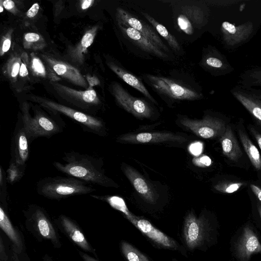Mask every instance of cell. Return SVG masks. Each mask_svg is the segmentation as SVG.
<instances>
[{
	"mask_svg": "<svg viewBox=\"0 0 261 261\" xmlns=\"http://www.w3.org/2000/svg\"><path fill=\"white\" fill-rule=\"evenodd\" d=\"M62 159L63 162H54L53 166L69 176L102 187H118L105 174L102 162L93 156L70 151L64 153Z\"/></svg>",
	"mask_w": 261,
	"mask_h": 261,
	"instance_id": "obj_1",
	"label": "cell"
},
{
	"mask_svg": "<svg viewBox=\"0 0 261 261\" xmlns=\"http://www.w3.org/2000/svg\"><path fill=\"white\" fill-rule=\"evenodd\" d=\"M36 191L45 198L60 200L73 196L91 194L96 189L75 177L54 176L39 180L36 185Z\"/></svg>",
	"mask_w": 261,
	"mask_h": 261,
	"instance_id": "obj_2",
	"label": "cell"
},
{
	"mask_svg": "<svg viewBox=\"0 0 261 261\" xmlns=\"http://www.w3.org/2000/svg\"><path fill=\"white\" fill-rule=\"evenodd\" d=\"M25 226L39 241H49L56 248H60V236L49 215L42 207L31 204L24 212Z\"/></svg>",
	"mask_w": 261,
	"mask_h": 261,
	"instance_id": "obj_3",
	"label": "cell"
},
{
	"mask_svg": "<svg viewBox=\"0 0 261 261\" xmlns=\"http://www.w3.org/2000/svg\"><path fill=\"white\" fill-rule=\"evenodd\" d=\"M211 231L210 221L204 215L197 217L190 211L184 218L182 229L184 246L191 251L203 250L211 239Z\"/></svg>",
	"mask_w": 261,
	"mask_h": 261,
	"instance_id": "obj_4",
	"label": "cell"
},
{
	"mask_svg": "<svg viewBox=\"0 0 261 261\" xmlns=\"http://www.w3.org/2000/svg\"><path fill=\"white\" fill-rule=\"evenodd\" d=\"M21 117L31 142L39 137L49 138L61 133L64 126L60 122L38 110H35L33 115L30 112L29 105L23 102Z\"/></svg>",
	"mask_w": 261,
	"mask_h": 261,
	"instance_id": "obj_5",
	"label": "cell"
},
{
	"mask_svg": "<svg viewBox=\"0 0 261 261\" xmlns=\"http://www.w3.org/2000/svg\"><path fill=\"white\" fill-rule=\"evenodd\" d=\"M32 99L44 108L54 113L63 114L75 121L85 131L100 136L106 134L105 123L98 118L41 97H33Z\"/></svg>",
	"mask_w": 261,
	"mask_h": 261,
	"instance_id": "obj_6",
	"label": "cell"
},
{
	"mask_svg": "<svg viewBox=\"0 0 261 261\" xmlns=\"http://www.w3.org/2000/svg\"><path fill=\"white\" fill-rule=\"evenodd\" d=\"M125 218L158 247L177 251L187 256V249L183 245L158 229L147 219L132 214Z\"/></svg>",
	"mask_w": 261,
	"mask_h": 261,
	"instance_id": "obj_7",
	"label": "cell"
},
{
	"mask_svg": "<svg viewBox=\"0 0 261 261\" xmlns=\"http://www.w3.org/2000/svg\"><path fill=\"white\" fill-rule=\"evenodd\" d=\"M112 90L117 102L128 113L140 119L152 116L151 106L143 99L132 96L119 83H113Z\"/></svg>",
	"mask_w": 261,
	"mask_h": 261,
	"instance_id": "obj_8",
	"label": "cell"
},
{
	"mask_svg": "<svg viewBox=\"0 0 261 261\" xmlns=\"http://www.w3.org/2000/svg\"><path fill=\"white\" fill-rule=\"evenodd\" d=\"M180 122L182 126L196 136L204 139L220 137L226 127L223 120L210 116L199 120L185 117L180 119Z\"/></svg>",
	"mask_w": 261,
	"mask_h": 261,
	"instance_id": "obj_9",
	"label": "cell"
},
{
	"mask_svg": "<svg viewBox=\"0 0 261 261\" xmlns=\"http://www.w3.org/2000/svg\"><path fill=\"white\" fill-rule=\"evenodd\" d=\"M150 85L156 90L173 99L195 100L200 98V93L162 76L146 74Z\"/></svg>",
	"mask_w": 261,
	"mask_h": 261,
	"instance_id": "obj_10",
	"label": "cell"
},
{
	"mask_svg": "<svg viewBox=\"0 0 261 261\" xmlns=\"http://www.w3.org/2000/svg\"><path fill=\"white\" fill-rule=\"evenodd\" d=\"M31 143L20 115L12 136L10 161L20 165H26L30 156Z\"/></svg>",
	"mask_w": 261,
	"mask_h": 261,
	"instance_id": "obj_11",
	"label": "cell"
},
{
	"mask_svg": "<svg viewBox=\"0 0 261 261\" xmlns=\"http://www.w3.org/2000/svg\"><path fill=\"white\" fill-rule=\"evenodd\" d=\"M62 97L82 109H89L100 103L95 91L89 87L85 91H77L56 82H51Z\"/></svg>",
	"mask_w": 261,
	"mask_h": 261,
	"instance_id": "obj_12",
	"label": "cell"
},
{
	"mask_svg": "<svg viewBox=\"0 0 261 261\" xmlns=\"http://www.w3.org/2000/svg\"><path fill=\"white\" fill-rule=\"evenodd\" d=\"M117 141L133 144L159 143L167 142L184 143L187 139L183 136L169 132H143L127 134L117 138Z\"/></svg>",
	"mask_w": 261,
	"mask_h": 261,
	"instance_id": "obj_13",
	"label": "cell"
},
{
	"mask_svg": "<svg viewBox=\"0 0 261 261\" xmlns=\"http://www.w3.org/2000/svg\"><path fill=\"white\" fill-rule=\"evenodd\" d=\"M55 223L60 230L74 244L97 257L95 249L88 242L81 228L74 220L67 216L60 215L55 220Z\"/></svg>",
	"mask_w": 261,
	"mask_h": 261,
	"instance_id": "obj_14",
	"label": "cell"
},
{
	"mask_svg": "<svg viewBox=\"0 0 261 261\" xmlns=\"http://www.w3.org/2000/svg\"><path fill=\"white\" fill-rule=\"evenodd\" d=\"M232 93L261 127V90L241 84L232 89Z\"/></svg>",
	"mask_w": 261,
	"mask_h": 261,
	"instance_id": "obj_15",
	"label": "cell"
},
{
	"mask_svg": "<svg viewBox=\"0 0 261 261\" xmlns=\"http://www.w3.org/2000/svg\"><path fill=\"white\" fill-rule=\"evenodd\" d=\"M117 18L140 33L161 49L168 52L169 51L155 30L142 20L138 19L121 8L117 9Z\"/></svg>",
	"mask_w": 261,
	"mask_h": 261,
	"instance_id": "obj_16",
	"label": "cell"
},
{
	"mask_svg": "<svg viewBox=\"0 0 261 261\" xmlns=\"http://www.w3.org/2000/svg\"><path fill=\"white\" fill-rule=\"evenodd\" d=\"M43 58L48 66L57 75L79 86L84 88L88 87L87 82L79 70L73 66L45 55H43Z\"/></svg>",
	"mask_w": 261,
	"mask_h": 261,
	"instance_id": "obj_17",
	"label": "cell"
},
{
	"mask_svg": "<svg viewBox=\"0 0 261 261\" xmlns=\"http://www.w3.org/2000/svg\"><path fill=\"white\" fill-rule=\"evenodd\" d=\"M122 170L141 197L149 203H155L156 199V194L146 179L135 168L125 164L122 165Z\"/></svg>",
	"mask_w": 261,
	"mask_h": 261,
	"instance_id": "obj_18",
	"label": "cell"
},
{
	"mask_svg": "<svg viewBox=\"0 0 261 261\" xmlns=\"http://www.w3.org/2000/svg\"><path fill=\"white\" fill-rule=\"evenodd\" d=\"M119 27L122 32L135 44L142 49L163 59L168 58V56L153 42L143 36L140 33L128 25L122 20L117 19Z\"/></svg>",
	"mask_w": 261,
	"mask_h": 261,
	"instance_id": "obj_19",
	"label": "cell"
},
{
	"mask_svg": "<svg viewBox=\"0 0 261 261\" xmlns=\"http://www.w3.org/2000/svg\"><path fill=\"white\" fill-rule=\"evenodd\" d=\"M0 227L12 243V250L20 254L24 249V242L20 233L11 222L5 207L0 205Z\"/></svg>",
	"mask_w": 261,
	"mask_h": 261,
	"instance_id": "obj_20",
	"label": "cell"
},
{
	"mask_svg": "<svg viewBox=\"0 0 261 261\" xmlns=\"http://www.w3.org/2000/svg\"><path fill=\"white\" fill-rule=\"evenodd\" d=\"M238 253L241 258L248 259L253 253L261 252V244L249 227H245L238 246Z\"/></svg>",
	"mask_w": 261,
	"mask_h": 261,
	"instance_id": "obj_21",
	"label": "cell"
},
{
	"mask_svg": "<svg viewBox=\"0 0 261 261\" xmlns=\"http://www.w3.org/2000/svg\"><path fill=\"white\" fill-rule=\"evenodd\" d=\"M220 142L223 154L230 160L237 162L242 156V150L230 126L226 125Z\"/></svg>",
	"mask_w": 261,
	"mask_h": 261,
	"instance_id": "obj_22",
	"label": "cell"
},
{
	"mask_svg": "<svg viewBox=\"0 0 261 261\" xmlns=\"http://www.w3.org/2000/svg\"><path fill=\"white\" fill-rule=\"evenodd\" d=\"M107 64L109 68L124 82L139 91L151 102L158 103L139 78L113 62H108Z\"/></svg>",
	"mask_w": 261,
	"mask_h": 261,
	"instance_id": "obj_23",
	"label": "cell"
},
{
	"mask_svg": "<svg viewBox=\"0 0 261 261\" xmlns=\"http://www.w3.org/2000/svg\"><path fill=\"white\" fill-rule=\"evenodd\" d=\"M238 132L244 149L252 165L256 170H260L261 156L258 149L243 130L238 128Z\"/></svg>",
	"mask_w": 261,
	"mask_h": 261,
	"instance_id": "obj_24",
	"label": "cell"
},
{
	"mask_svg": "<svg viewBox=\"0 0 261 261\" xmlns=\"http://www.w3.org/2000/svg\"><path fill=\"white\" fill-rule=\"evenodd\" d=\"M30 68L33 75L48 79L50 82H56L61 80L50 67L47 68L39 57L33 53L30 54Z\"/></svg>",
	"mask_w": 261,
	"mask_h": 261,
	"instance_id": "obj_25",
	"label": "cell"
},
{
	"mask_svg": "<svg viewBox=\"0 0 261 261\" xmlns=\"http://www.w3.org/2000/svg\"><path fill=\"white\" fill-rule=\"evenodd\" d=\"M97 30V26H95L85 33L80 42L73 51L72 55L75 59L79 61L82 60L83 56L86 53L88 48L93 42Z\"/></svg>",
	"mask_w": 261,
	"mask_h": 261,
	"instance_id": "obj_26",
	"label": "cell"
},
{
	"mask_svg": "<svg viewBox=\"0 0 261 261\" xmlns=\"http://www.w3.org/2000/svg\"><path fill=\"white\" fill-rule=\"evenodd\" d=\"M120 247L126 261H151L146 255L125 241L120 242Z\"/></svg>",
	"mask_w": 261,
	"mask_h": 261,
	"instance_id": "obj_27",
	"label": "cell"
},
{
	"mask_svg": "<svg viewBox=\"0 0 261 261\" xmlns=\"http://www.w3.org/2000/svg\"><path fill=\"white\" fill-rule=\"evenodd\" d=\"M142 13L144 17L154 27L157 32L168 42L169 45L173 49L176 51L180 49V46L177 40L164 25L158 22L147 13Z\"/></svg>",
	"mask_w": 261,
	"mask_h": 261,
	"instance_id": "obj_28",
	"label": "cell"
},
{
	"mask_svg": "<svg viewBox=\"0 0 261 261\" xmlns=\"http://www.w3.org/2000/svg\"><path fill=\"white\" fill-rule=\"evenodd\" d=\"M23 47L27 49L41 50L46 46V43L40 35L36 33H27L24 35Z\"/></svg>",
	"mask_w": 261,
	"mask_h": 261,
	"instance_id": "obj_29",
	"label": "cell"
},
{
	"mask_svg": "<svg viewBox=\"0 0 261 261\" xmlns=\"http://www.w3.org/2000/svg\"><path fill=\"white\" fill-rule=\"evenodd\" d=\"M26 165H20L10 161L6 171L7 182L11 185L19 181L24 175Z\"/></svg>",
	"mask_w": 261,
	"mask_h": 261,
	"instance_id": "obj_30",
	"label": "cell"
},
{
	"mask_svg": "<svg viewBox=\"0 0 261 261\" xmlns=\"http://www.w3.org/2000/svg\"><path fill=\"white\" fill-rule=\"evenodd\" d=\"M90 196L95 199L107 201L112 207L123 213L125 217L132 214L127 209L123 200L119 197H107L95 194H90Z\"/></svg>",
	"mask_w": 261,
	"mask_h": 261,
	"instance_id": "obj_31",
	"label": "cell"
},
{
	"mask_svg": "<svg viewBox=\"0 0 261 261\" xmlns=\"http://www.w3.org/2000/svg\"><path fill=\"white\" fill-rule=\"evenodd\" d=\"M241 84L247 86H261V68L246 71L242 77Z\"/></svg>",
	"mask_w": 261,
	"mask_h": 261,
	"instance_id": "obj_32",
	"label": "cell"
},
{
	"mask_svg": "<svg viewBox=\"0 0 261 261\" xmlns=\"http://www.w3.org/2000/svg\"><path fill=\"white\" fill-rule=\"evenodd\" d=\"M21 65L20 56H14L10 58L6 65L5 73L7 74L8 77L12 81H16Z\"/></svg>",
	"mask_w": 261,
	"mask_h": 261,
	"instance_id": "obj_33",
	"label": "cell"
},
{
	"mask_svg": "<svg viewBox=\"0 0 261 261\" xmlns=\"http://www.w3.org/2000/svg\"><path fill=\"white\" fill-rule=\"evenodd\" d=\"M183 10L186 16L191 18L195 24H200L202 22L203 13L198 8L195 6H186Z\"/></svg>",
	"mask_w": 261,
	"mask_h": 261,
	"instance_id": "obj_34",
	"label": "cell"
},
{
	"mask_svg": "<svg viewBox=\"0 0 261 261\" xmlns=\"http://www.w3.org/2000/svg\"><path fill=\"white\" fill-rule=\"evenodd\" d=\"M7 182L6 172H5L2 166H0V201L1 204L5 208L7 206Z\"/></svg>",
	"mask_w": 261,
	"mask_h": 261,
	"instance_id": "obj_35",
	"label": "cell"
},
{
	"mask_svg": "<svg viewBox=\"0 0 261 261\" xmlns=\"http://www.w3.org/2000/svg\"><path fill=\"white\" fill-rule=\"evenodd\" d=\"M179 28L185 33L191 35L194 33V28L189 18L184 14H180L177 18Z\"/></svg>",
	"mask_w": 261,
	"mask_h": 261,
	"instance_id": "obj_36",
	"label": "cell"
},
{
	"mask_svg": "<svg viewBox=\"0 0 261 261\" xmlns=\"http://www.w3.org/2000/svg\"><path fill=\"white\" fill-rule=\"evenodd\" d=\"M242 182H222L216 185L214 188L223 193H232L238 191L242 186Z\"/></svg>",
	"mask_w": 261,
	"mask_h": 261,
	"instance_id": "obj_37",
	"label": "cell"
},
{
	"mask_svg": "<svg viewBox=\"0 0 261 261\" xmlns=\"http://www.w3.org/2000/svg\"><path fill=\"white\" fill-rule=\"evenodd\" d=\"M13 30H9L2 36L0 47V55L3 56L10 48Z\"/></svg>",
	"mask_w": 261,
	"mask_h": 261,
	"instance_id": "obj_38",
	"label": "cell"
},
{
	"mask_svg": "<svg viewBox=\"0 0 261 261\" xmlns=\"http://www.w3.org/2000/svg\"><path fill=\"white\" fill-rule=\"evenodd\" d=\"M21 65L19 75L21 77H25L29 74L28 69L30 67L29 57L26 53H23L21 56Z\"/></svg>",
	"mask_w": 261,
	"mask_h": 261,
	"instance_id": "obj_39",
	"label": "cell"
},
{
	"mask_svg": "<svg viewBox=\"0 0 261 261\" xmlns=\"http://www.w3.org/2000/svg\"><path fill=\"white\" fill-rule=\"evenodd\" d=\"M194 162L196 165L199 166L205 167L211 165V160L208 156L203 155L199 158H196L194 160Z\"/></svg>",
	"mask_w": 261,
	"mask_h": 261,
	"instance_id": "obj_40",
	"label": "cell"
},
{
	"mask_svg": "<svg viewBox=\"0 0 261 261\" xmlns=\"http://www.w3.org/2000/svg\"><path fill=\"white\" fill-rule=\"evenodd\" d=\"M206 63L211 67L214 68H220L222 66V61L215 57H209L206 60Z\"/></svg>",
	"mask_w": 261,
	"mask_h": 261,
	"instance_id": "obj_41",
	"label": "cell"
},
{
	"mask_svg": "<svg viewBox=\"0 0 261 261\" xmlns=\"http://www.w3.org/2000/svg\"><path fill=\"white\" fill-rule=\"evenodd\" d=\"M0 259L1 261H8L9 255L7 254L2 236L0 237Z\"/></svg>",
	"mask_w": 261,
	"mask_h": 261,
	"instance_id": "obj_42",
	"label": "cell"
},
{
	"mask_svg": "<svg viewBox=\"0 0 261 261\" xmlns=\"http://www.w3.org/2000/svg\"><path fill=\"white\" fill-rule=\"evenodd\" d=\"M4 8L7 10L14 13L16 12V7L13 1L11 0H6L3 1Z\"/></svg>",
	"mask_w": 261,
	"mask_h": 261,
	"instance_id": "obj_43",
	"label": "cell"
},
{
	"mask_svg": "<svg viewBox=\"0 0 261 261\" xmlns=\"http://www.w3.org/2000/svg\"><path fill=\"white\" fill-rule=\"evenodd\" d=\"M39 5L37 3H34L32 7L28 10L27 16L29 18L35 17L38 12Z\"/></svg>",
	"mask_w": 261,
	"mask_h": 261,
	"instance_id": "obj_44",
	"label": "cell"
},
{
	"mask_svg": "<svg viewBox=\"0 0 261 261\" xmlns=\"http://www.w3.org/2000/svg\"><path fill=\"white\" fill-rule=\"evenodd\" d=\"M249 130L255 139L259 148L261 150V134L254 127L250 126Z\"/></svg>",
	"mask_w": 261,
	"mask_h": 261,
	"instance_id": "obj_45",
	"label": "cell"
},
{
	"mask_svg": "<svg viewBox=\"0 0 261 261\" xmlns=\"http://www.w3.org/2000/svg\"><path fill=\"white\" fill-rule=\"evenodd\" d=\"M86 78L87 82L89 84V87L90 88L97 86L100 84L99 79L95 76H92L90 75H87Z\"/></svg>",
	"mask_w": 261,
	"mask_h": 261,
	"instance_id": "obj_46",
	"label": "cell"
},
{
	"mask_svg": "<svg viewBox=\"0 0 261 261\" xmlns=\"http://www.w3.org/2000/svg\"><path fill=\"white\" fill-rule=\"evenodd\" d=\"M250 188L254 194L261 203V188L254 184H251Z\"/></svg>",
	"mask_w": 261,
	"mask_h": 261,
	"instance_id": "obj_47",
	"label": "cell"
},
{
	"mask_svg": "<svg viewBox=\"0 0 261 261\" xmlns=\"http://www.w3.org/2000/svg\"><path fill=\"white\" fill-rule=\"evenodd\" d=\"M202 146L199 143H196L192 144L190 147V150L192 153L196 155L200 152L201 151Z\"/></svg>",
	"mask_w": 261,
	"mask_h": 261,
	"instance_id": "obj_48",
	"label": "cell"
},
{
	"mask_svg": "<svg viewBox=\"0 0 261 261\" xmlns=\"http://www.w3.org/2000/svg\"><path fill=\"white\" fill-rule=\"evenodd\" d=\"M78 252L80 256L84 261H100L97 258L89 255L86 253H84L80 250H79Z\"/></svg>",
	"mask_w": 261,
	"mask_h": 261,
	"instance_id": "obj_49",
	"label": "cell"
},
{
	"mask_svg": "<svg viewBox=\"0 0 261 261\" xmlns=\"http://www.w3.org/2000/svg\"><path fill=\"white\" fill-rule=\"evenodd\" d=\"M81 4V7L82 10H86L90 7L94 3V1L93 0H83L82 1Z\"/></svg>",
	"mask_w": 261,
	"mask_h": 261,
	"instance_id": "obj_50",
	"label": "cell"
},
{
	"mask_svg": "<svg viewBox=\"0 0 261 261\" xmlns=\"http://www.w3.org/2000/svg\"><path fill=\"white\" fill-rule=\"evenodd\" d=\"M19 255L14 251L12 250V252L11 253V256L9 261H25L21 260L19 258Z\"/></svg>",
	"mask_w": 261,
	"mask_h": 261,
	"instance_id": "obj_51",
	"label": "cell"
},
{
	"mask_svg": "<svg viewBox=\"0 0 261 261\" xmlns=\"http://www.w3.org/2000/svg\"><path fill=\"white\" fill-rule=\"evenodd\" d=\"M4 6H3V1H1L0 2V9H1V11H0V12L1 13H2L3 10H4Z\"/></svg>",
	"mask_w": 261,
	"mask_h": 261,
	"instance_id": "obj_52",
	"label": "cell"
},
{
	"mask_svg": "<svg viewBox=\"0 0 261 261\" xmlns=\"http://www.w3.org/2000/svg\"><path fill=\"white\" fill-rule=\"evenodd\" d=\"M258 211L261 218V205H258Z\"/></svg>",
	"mask_w": 261,
	"mask_h": 261,
	"instance_id": "obj_53",
	"label": "cell"
},
{
	"mask_svg": "<svg viewBox=\"0 0 261 261\" xmlns=\"http://www.w3.org/2000/svg\"><path fill=\"white\" fill-rule=\"evenodd\" d=\"M172 261H179L178 260L176 259V258H173L172 259Z\"/></svg>",
	"mask_w": 261,
	"mask_h": 261,
	"instance_id": "obj_54",
	"label": "cell"
}]
</instances>
